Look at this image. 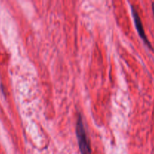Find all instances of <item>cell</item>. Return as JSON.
Returning <instances> with one entry per match:
<instances>
[{
	"label": "cell",
	"mask_w": 154,
	"mask_h": 154,
	"mask_svg": "<svg viewBox=\"0 0 154 154\" xmlns=\"http://www.w3.org/2000/svg\"><path fill=\"white\" fill-rule=\"evenodd\" d=\"M76 135L78 138V145L81 154H92L90 140L84 129L83 119L81 114L78 115L76 124Z\"/></svg>",
	"instance_id": "1"
},
{
	"label": "cell",
	"mask_w": 154,
	"mask_h": 154,
	"mask_svg": "<svg viewBox=\"0 0 154 154\" xmlns=\"http://www.w3.org/2000/svg\"><path fill=\"white\" fill-rule=\"evenodd\" d=\"M152 9H153V15H154V2L152 3Z\"/></svg>",
	"instance_id": "3"
},
{
	"label": "cell",
	"mask_w": 154,
	"mask_h": 154,
	"mask_svg": "<svg viewBox=\"0 0 154 154\" xmlns=\"http://www.w3.org/2000/svg\"><path fill=\"white\" fill-rule=\"evenodd\" d=\"M131 8H132V16H133L135 26H136L137 31H138V34H139V35L141 36V38L143 39V41H144V43H145L146 45H147V46L150 48V49H153V47H152L151 44L150 43V42H149L148 38H147V35H146V34H145V32H144V27H143V25H142V23H141V18H140L139 14H138V12L137 11V10L133 7V6H131Z\"/></svg>",
	"instance_id": "2"
}]
</instances>
